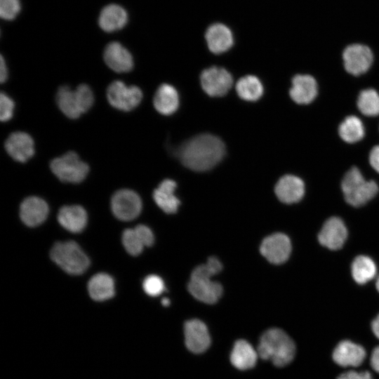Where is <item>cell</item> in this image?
Masks as SVG:
<instances>
[{"label": "cell", "mask_w": 379, "mask_h": 379, "mask_svg": "<svg viewBox=\"0 0 379 379\" xmlns=\"http://www.w3.org/2000/svg\"><path fill=\"white\" fill-rule=\"evenodd\" d=\"M357 106L367 117L379 115V93L373 88L364 89L358 95Z\"/></svg>", "instance_id": "cell-31"}, {"label": "cell", "mask_w": 379, "mask_h": 379, "mask_svg": "<svg viewBox=\"0 0 379 379\" xmlns=\"http://www.w3.org/2000/svg\"><path fill=\"white\" fill-rule=\"evenodd\" d=\"M236 91L241 99L255 101L262 95L263 86L255 76L246 75L238 80Z\"/></svg>", "instance_id": "cell-30"}, {"label": "cell", "mask_w": 379, "mask_h": 379, "mask_svg": "<svg viewBox=\"0 0 379 379\" xmlns=\"http://www.w3.org/2000/svg\"><path fill=\"white\" fill-rule=\"evenodd\" d=\"M176 183L171 179L163 180L153 192V199L157 205L165 213H175L180 204L175 195Z\"/></svg>", "instance_id": "cell-24"}, {"label": "cell", "mask_w": 379, "mask_h": 379, "mask_svg": "<svg viewBox=\"0 0 379 379\" xmlns=\"http://www.w3.org/2000/svg\"><path fill=\"white\" fill-rule=\"evenodd\" d=\"M225 147L217 136L209 133L192 138L181 145L178 156L182 164L194 171H206L223 158Z\"/></svg>", "instance_id": "cell-1"}, {"label": "cell", "mask_w": 379, "mask_h": 379, "mask_svg": "<svg viewBox=\"0 0 379 379\" xmlns=\"http://www.w3.org/2000/svg\"><path fill=\"white\" fill-rule=\"evenodd\" d=\"M343 60L345 70L347 73L353 76H359L371 68L373 54L368 46L361 44H352L344 49Z\"/></svg>", "instance_id": "cell-9"}, {"label": "cell", "mask_w": 379, "mask_h": 379, "mask_svg": "<svg viewBox=\"0 0 379 379\" xmlns=\"http://www.w3.org/2000/svg\"><path fill=\"white\" fill-rule=\"evenodd\" d=\"M15 108L13 100L6 93L0 95V119L1 121H8L13 115Z\"/></svg>", "instance_id": "cell-35"}, {"label": "cell", "mask_w": 379, "mask_h": 379, "mask_svg": "<svg viewBox=\"0 0 379 379\" xmlns=\"http://www.w3.org/2000/svg\"><path fill=\"white\" fill-rule=\"evenodd\" d=\"M260 251L262 255L270 262L281 264L290 256L291 243L286 234L274 233L262 240Z\"/></svg>", "instance_id": "cell-13"}, {"label": "cell", "mask_w": 379, "mask_h": 379, "mask_svg": "<svg viewBox=\"0 0 379 379\" xmlns=\"http://www.w3.org/2000/svg\"><path fill=\"white\" fill-rule=\"evenodd\" d=\"M56 103L60 111L69 119H77L87 112L94 102L91 88L86 84L75 89L68 86H60L56 93Z\"/></svg>", "instance_id": "cell-4"}, {"label": "cell", "mask_w": 379, "mask_h": 379, "mask_svg": "<svg viewBox=\"0 0 379 379\" xmlns=\"http://www.w3.org/2000/svg\"><path fill=\"white\" fill-rule=\"evenodd\" d=\"M5 149L14 160L24 163L33 157L34 143L28 133L16 131L12 133L6 139Z\"/></svg>", "instance_id": "cell-16"}, {"label": "cell", "mask_w": 379, "mask_h": 379, "mask_svg": "<svg viewBox=\"0 0 379 379\" xmlns=\"http://www.w3.org/2000/svg\"><path fill=\"white\" fill-rule=\"evenodd\" d=\"M274 192L283 203L293 204L299 201L305 194L303 180L293 175H285L277 181Z\"/></svg>", "instance_id": "cell-19"}, {"label": "cell", "mask_w": 379, "mask_h": 379, "mask_svg": "<svg viewBox=\"0 0 379 379\" xmlns=\"http://www.w3.org/2000/svg\"><path fill=\"white\" fill-rule=\"evenodd\" d=\"M341 189L345 201L354 207L366 204L376 195L379 190L375 181L366 180L355 166L350 168L344 175Z\"/></svg>", "instance_id": "cell-5"}, {"label": "cell", "mask_w": 379, "mask_h": 379, "mask_svg": "<svg viewBox=\"0 0 379 379\" xmlns=\"http://www.w3.org/2000/svg\"><path fill=\"white\" fill-rule=\"evenodd\" d=\"M368 161L371 167L379 173V145L371 149Z\"/></svg>", "instance_id": "cell-38"}, {"label": "cell", "mask_w": 379, "mask_h": 379, "mask_svg": "<svg viewBox=\"0 0 379 379\" xmlns=\"http://www.w3.org/2000/svg\"><path fill=\"white\" fill-rule=\"evenodd\" d=\"M88 291L91 298L95 301H105L115 294L113 278L105 273L95 274L88 283Z\"/></svg>", "instance_id": "cell-27"}, {"label": "cell", "mask_w": 379, "mask_h": 379, "mask_svg": "<svg viewBox=\"0 0 379 379\" xmlns=\"http://www.w3.org/2000/svg\"><path fill=\"white\" fill-rule=\"evenodd\" d=\"M371 366L375 371L379 373V346L375 347L372 352Z\"/></svg>", "instance_id": "cell-39"}, {"label": "cell", "mask_w": 379, "mask_h": 379, "mask_svg": "<svg viewBox=\"0 0 379 379\" xmlns=\"http://www.w3.org/2000/svg\"><path fill=\"white\" fill-rule=\"evenodd\" d=\"M103 58L106 65L118 73L128 72L133 67V59L131 53L117 41L107 44Z\"/></svg>", "instance_id": "cell-18"}, {"label": "cell", "mask_w": 379, "mask_h": 379, "mask_svg": "<svg viewBox=\"0 0 379 379\" xmlns=\"http://www.w3.org/2000/svg\"><path fill=\"white\" fill-rule=\"evenodd\" d=\"M375 286H376L377 290H378V292H379V276H378V279H377Z\"/></svg>", "instance_id": "cell-43"}, {"label": "cell", "mask_w": 379, "mask_h": 379, "mask_svg": "<svg viewBox=\"0 0 379 379\" xmlns=\"http://www.w3.org/2000/svg\"><path fill=\"white\" fill-rule=\"evenodd\" d=\"M20 10L19 0H0V15L3 19L13 20Z\"/></svg>", "instance_id": "cell-34"}, {"label": "cell", "mask_w": 379, "mask_h": 379, "mask_svg": "<svg viewBox=\"0 0 379 379\" xmlns=\"http://www.w3.org/2000/svg\"><path fill=\"white\" fill-rule=\"evenodd\" d=\"M153 103L158 112L163 115H171L179 106L178 91L170 84H161L155 93Z\"/></svg>", "instance_id": "cell-26"}, {"label": "cell", "mask_w": 379, "mask_h": 379, "mask_svg": "<svg viewBox=\"0 0 379 379\" xmlns=\"http://www.w3.org/2000/svg\"><path fill=\"white\" fill-rule=\"evenodd\" d=\"M109 103L115 109L128 112L135 109L141 102L142 93L135 86H127L121 81L112 82L107 88Z\"/></svg>", "instance_id": "cell-8"}, {"label": "cell", "mask_w": 379, "mask_h": 379, "mask_svg": "<svg viewBox=\"0 0 379 379\" xmlns=\"http://www.w3.org/2000/svg\"><path fill=\"white\" fill-rule=\"evenodd\" d=\"M135 230L140 237L145 246H150L154 241V234L152 230L144 225H138Z\"/></svg>", "instance_id": "cell-36"}, {"label": "cell", "mask_w": 379, "mask_h": 379, "mask_svg": "<svg viewBox=\"0 0 379 379\" xmlns=\"http://www.w3.org/2000/svg\"><path fill=\"white\" fill-rule=\"evenodd\" d=\"M366 355V350L361 345L345 340L336 345L332 356L334 362L340 366L357 367L363 363Z\"/></svg>", "instance_id": "cell-17"}, {"label": "cell", "mask_w": 379, "mask_h": 379, "mask_svg": "<svg viewBox=\"0 0 379 379\" xmlns=\"http://www.w3.org/2000/svg\"><path fill=\"white\" fill-rule=\"evenodd\" d=\"M121 239L126 251L133 256L140 254L145 246L135 228L125 230Z\"/></svg>", "instance_id": "cell-32"}, {"label": "cell", "mask_w": 379, "mask_h": 379, "mask_svg": "<svg viewBox=\"0 0 379 379\" xmlns=\"http://www.w3.org/2000/svg\"><path fill=\"white\" fill-rule=\"evenodd\" d=\"M201 88L212 97L225 95L231 88L233 78L225 68L213 66L204 69L200 76Z\"/></svg>", "instance_id": "cell-11"}, {"label": "cell", "mask_w": 379, "mask_h": 379, "mask_svg": "<svg viewBox=\"0 0 379 379\" xmlns=\"http://www.w3.org/2000/svg\"><path fill=\"white\" fill-rule=\"evenodd\" d=\"M258 357L257 350L246 340L239 339L233 345L230 359L234 367L245 371L255 366Z\"/></svg>", "instance_id": "cell-22"}, {"label": "cell", "mask_w": 379, "mask_h": 379, "mask_svg": "<svg viewBox=\"0 0 379 379\" xmlns=\"http://www.w3.org/2000/svg\"><path fill=\"white\" fill-rule=\"evenodd\" d=\"M318 94V84L310 74H296L291 81L289 89L291 98L297 104L308 105L313 102Z\"/></svg>", "instance_id": "cell-15"}, {"label": "cell", "mask_w": 379, "mask_h": 379, "mask_svg": "<svg viewBox=\"0 0 379 379\" xmlns=\"http://www.w3.org/2000/svg\"><path fill=\"white\" fill-rule=\"evenodd\" d=\"M295 345L282 329L271 328L260 336L257 351L264 360H270L277 367L290 364L295 354Z\"/></svg>", "instance_id": "cell-3"}, {"label": "cell", "mask_w": 379, "mask_h": 379, "mask_svg": "<svg viewBox=\"0 0 379 379\" xmlns=\"http://www.w3.org/2000/svg\"><path fill=\"white\" fill-rule=\"evenodd\" d=\"M142 287L145 292L152 297L159 295L165 290L162 279L154 274L149 275L144 279Z\"/></svg>", "instance_id": "cell-33"}, {"label": "cell", "mask_w": 379, "mask_h": 379, "mask_svg": "<svg viewBox=\"0 0 379 379\" xmlns=\"http://www.w3.org/2000/svg\"><path fill=\"white\" fill-rule=\"evenodd\" d=\"M50 255L61 269L74 275L84 273L90 264L88 256L73 241L55 243L51 250Z\"/></svg>", "instance_id": "cell-6"}, {"label": "cell", "mask_w": 379, "mask_h": 379, "mask_svg": "<svg viewBox=\"0 0 379 379\" xmlns=\"http://www.w3.org/2000/svg\"><path fill=\"white\" fill-rule=\"evenodd\" d=\"M161 303L165 307L168 306L170 305V300L168 298H164L162 299Z\"/></svg>", "instance_id": "cell-42"}, {"label": "cell", "mask_w": 379, "mask_h": 379, "mask_svg": "<svg viewBox=\"0 0 379 379\" xmlns=\"http://www.w3.org/2000/svg\"><path fill=\"white\" fill-rule=\"evenodd\" d=\"M48 214L46 202L37 197L26 198L20 207V217L29 227H36L45 221Z\"/></svg>", "instance_id": "cell-20"}, {"label": "cell", "mask_w": 379, "mask_h": 379, "mask_svg": "<svg viewBox=\"0 0 379 379\" xmlns=\"http://www.w3.org/2000/svg\"><path fill=\"white\" fill-rule=\"evenodd\" d=\"M222 268L220 261L214 256L208 258L206 263L197 266L192 271L187 289L197 300L206 304H214L222 295V286L211 277Z\"/></svg>", "instance_id": "cell-2"}, {"label": "cell", "mask_w": 379, "mask_h": 379, "mask_svg": "<svg viewBox=\"0 0 379 379\" xmlns=\"http://www.w3.org/2000/svg\"><path fill=\"white\" fill-rule=\"evenodd\" d=\"M87 213L79 205L62 206L58 214V220L62 227L72 233L82 232L87 224Z\"/></svg>", "instance_id": "cell-23"}, {"label": "cell", "mask_w": 379, "mask_h": 379, "mask_svg": "<svg viewBox=\"0 0 379 379\" xmlns=\"http://www.w3.org/2000/svg\"><path fill=\"white\" fill-rule=\"evenodd\" d=\"M371 328L375 337L379 339V314L373 320Z\"/></svg>", "instance_id": "cell-41"}, {"label": "cell", "mask_w": 379, "mask_h": 379, "mask_svg": "<svg viewBox=\"0 0 379 379\" xmlns=\"http://www.w3.org/2000/svg\"><path fill=\"white\" fill-rule=\"evenodd\" d=\"M205 38L209 50L215 54L226 52L234 43L230 28L220 23L211 25L206 32Z\"/></svg>", "instance_id": "cell-21"}, {"label": "cell", "mask_w": 379, "mask_h": 379, "mask_svg": "<svg viewBox=\"0 0 379 379\" xmlns=\"http://www.w3.org/2000/svg\"><path fill=\"white\" fill-rule=\"evenodd\" d=\"M8 77V69L6 66V61L3 56H1L0 62V80L3 83L4 82Z\"/></svg>", "instance_id": "cell-40"}, {"label": "cell", "mask_w": 379, "mask_h": 379, "mask_svg": "<svg viewBox=\"0 0 379 379\" xmlns=\"http://www.w3.org/2000/svg\"><path fill=\"white\" fill-rule=\"evenodd\" d=\"M111 208L113 214L118 219L123 221L132 220L141 212V199L133 190H119L112 197Z\"/></svg>", "instance_id": "cell-10"}, {"label": "cell", "mask_w": 379, "mask_h": 379, "mask_svg": "<svg viewBox=\"0 0 379 379\" xmlns=\"http://www.w3.org/2000/svg\"><path fill=\"white\" fill-rule=\"evenodd\" d=\"M376 272L377 268L374 261L366 255L356 257L351 265L352 276L359 284H364L373 279Z\"/></svg>", "instance_id": "cell-29"}, {"label": "cell", "mask_w": 379, "mask_h": 379, "mask_svg": "<svg viewBox=\"0 0 379 379\" xmlns=\"http://www.w3.org/2000/svg\"><path fill=\"white\" fill-rule=\"evenodd\" d=\"M338 135L347 143H355L362 140L365 135L364 126L355 115L346 117L338 126Z\"/></svg>", "instance_id": "cell-28"}, {"label": "cell", "mask_w": 379, "mask_h": 379, "mask_svg": "<svg viewBox=\"0 0 379 379\" xmlns=\"http://www.w3.org/2000/svg\"><path fill=\"white\" fill-rule=\"evenodd\" d=\"M185 344L194 354L206 352L211 345V338L206 325L201 320L192 319L184 324Z\"/></svg>", "instance_id": "cell-12"}, {"label": "cell", "mask_w": 379, "mask_h": 379, "mask_svg": "<svg viewBox=\"0 0 379 379\" xmlns=\"http://www.w3.org/2000/svg\"><path fill=\"white\" fill-rule=\"evenodd\" d=\"M337 379H373L368 371H349L341 373Z\"/></svg>", "instance_id": "cell-37"}, {"label": "cell", "mask_w": 379, "mask_h": 379, "mask_svg": "<svg viewBox=\"0 0 379 379\" xmlns=\"http://www.w3.org/2000/svg\"><path fill=\"white\" fill-rule=\"evenodd\" d=\"M347 237V230L338 217H331L324 223L319 234L320 244L330 250L341 248Z\"/></svg>", "instance_id": "cell-14"}, {"label": "cell", "mask_w": 379, "mask_h": 379, "mask_svg": "<svg viewBox=\"0 0 379 379\" xmlns=\"http://www.w3.org/2000/svg\"><path fill=\"white\" fill-rule=\"evenodd\" d=\"M50 168L60 180L69 183L82 182L89 172L88 165L72 151L53 159Z\"/></svg>", "instance_id": "cell-7"}, {"label": "cell", "mask_w": 379, "mask_h": 379, "mask_svg": "<svg viewBox=\"0 0 379 379\" xmlns=\"http://www.w3.org/2000/svg\"><path fill=\"white\" fill-rule=\"evenodd\" d=\"M128 15L124 8L117 4H109L101 11L98 24L107 32L122 29L127 23Z\"/></svg>", "instance_id": "cell-25"}]
</instances>
